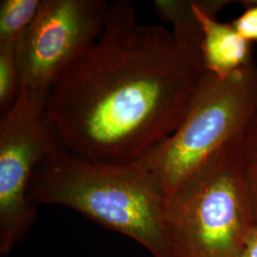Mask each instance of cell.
<instances>
[{"label":"cell","instance_id":"obj_6","mask_svg":"<svg viewBox=\"0 0 257 257\" xmlns=\"http://www.w3.org/2000/svg\"><path fill=\"white\" fill-rule=\"evenodd\" d=\"M106 0H41L16 43L21 89L49 93L104 31Z\"/></svg>","mask_w":257,"mask_h":257},{"label":"cell","instance_id":"obj_10","mask_svg":"<svg viewBox=\"0 0 257 257\" xmlns=\"http://www.w3.org/2000/svg\"><path fill=\"white\" fill-rule=\"evenodd\" d=\"M41 0H1L0 43L16 44L37 17Z\"/></svg>","mask_w":257,"mask_h":257},{"label":"cell","instance_id":"obj_7","mask_svg":"<svg viewBox=\"0 0 257 257\" xmlns=\"http://www.w3.org/2000/svg\"><path fill=\"white\" fill-rule=\"evenodd\" d=\"M232 1L193 0L203 31L201 56L206 72L226 78L253 62L251 43L231 24L221 23L217 16Z\"/></svg>","mask_w":257,"mask_h":257},{"label":"cell","instance_id":"obj_1","mask_svg":"<svg viewBox=\"0 0 257 257\" xmlns=\"http://www.w3.org/2000/svg\"><path fill=\"white\" fill-rule=\"evenodd\" d=\"M205 73L199 50L139 23L134 6L118 0L94 45L48 93L47 110L70 153L133 163L180 126Z\"/></svg>","mask_w":257,"mask_h":257},{"label":"cell","instance_id":"obj_3","mask_svg":"<svg viewBox=\"0 0 257 257\" xmlns=\"http://www.w3.org/2000/svg\"><path fill=\"white\" fill-rule=\"evenodd\" d=\"M238 137L206 159L167 198L164 230L170 257H238L243 251L254 223Z\"/></svg>","mask_w":257,"mask_h":257},{"label":"cell","instance_id":"obj_5","mask_svg":"<svg viewBox=\"0 0 257 257\" xmlns=\"http://www.w3.org/2000/svg\"><path fill=\"white\" fill-rule=\"evenodd\" d=\"M48 93L22 90L0 118V252L10 253L37 218L28 198L37 165L65 146L47 110Z\"/></svg>","mask_w":257,"mask_h":257},{"label":"cell","instance_id":"obj_13","mask_svg":"<svg viewBox=\"0 0 257 257\" xmlns=\"http://www.w3.org/2000/svg\"><path fill=\"white\" fill-rule=\"evenodd\" d=\"M244 253L248 257H257V227L253 226L246 237L244 248Z\"/></svg>","mask_w":257,"mask_h":257},{"label":"cell","instance_id":"obj_14","mask_svg":"<svg viewBox=\"0 0 257 257\" xmlns=\"http://www.w3.org/2000/svg\"><path fill=\"white\" fill-rule=\"evenodd\" d=\"M238 257H248V256H247V255H246V254H245V253H244V251H242V252H241V253H240V254H239Z\"/></svg>","mask_w":257,"mask_h":257},{"label":"cell","instance_id":"obj_11","mask_svg":"<svg viewBox=\"0 0 257 257\" xmlns=\"http://www.w3.org/2000/svg\"><path fill=\"white\" fill-rule=\"evenodd\" d=\"M16 44L0 43V112L6 113L21 93Z\"/></svg>","mask_w":257,"mask_h":257},{"label":"cell","instance_id":"obj_4","mask_svg":"<svg viewBox=\"0 0 257 257\" xmlns=\"http://www.w3.org/2000/svg\"><path fill=\"white\" fill-rule=\"evenodd\" d=\"M257 99L254 62L221 78L206 72L182 123L139 160L166 197L203 162L240 135Z\"/></svg>","mask_w":257,"mask_h":257},{"label":"cell","instance_id":"obj_9","mask_svg":"<svg viewBox=\"0 0 257 257\" xmlns=\"http://www.w3.org/2000/svg\"><path fill=\"white\" fill-rule=\"evenodd\" d=\"M237 148L253 223L257 227V99L245 127L239 135Z\"/></svg>","mask_w":257,"mask_h":257},{"label":"cell","instance_id":"obj_12","mask_svg":"<svg viewBox=\"0 0 257 257\" xmlns=\"http://www.w3.org/2000/svg\"><path fill=\"white\" fill-rule=\"evenodd\" d=\"M244 13L230 24L250 43L257 42V0H241Z\"/></svg>","mask_w":257,"mask_h":257},{"label":"cell","instance_id":"obj_8","mask_svg":"<svg viewBox=\"0 0 257 257\" xmlns=\"http://www.w3.org/2000/svg\"><path fill=\"white\" fill-rule=\"evenodd\" d=\"M154 7L161 20L173 26L172 32L176 37L201 52L202 27L193 0H156Z\"/></svg>","mask_w":257,"mask_h":257},{"label":"cell","instance_id":"obj_2","mask_svg":"<svg viewBox=\"0 0 257 257\" xmlns=\"http://www.w3.org/2000/svg\"><path fill=\"white\" fill-rule=\"evenodd\" d=\"M28 198L35 208H70L134 239L154 257H170L164 230L167 197L156 177L139 161L97 163L64 148L37 165Z\"/></svg>","mask_w":257,"mask_h":257}]
</instances>
